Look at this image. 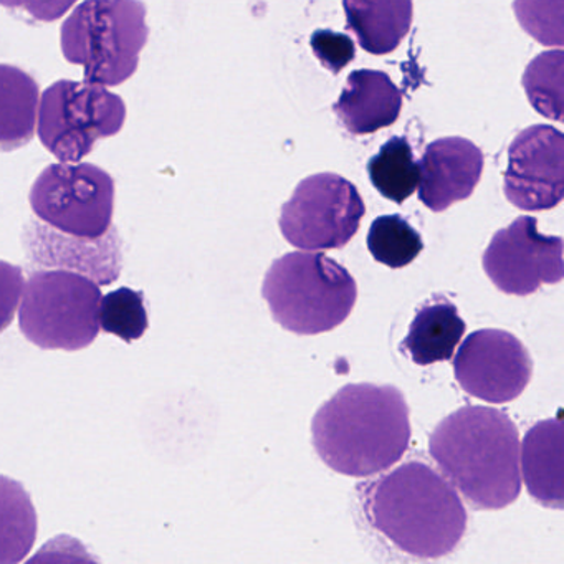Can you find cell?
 I'll list each match as a JSON object with an SVG mask.
<instances>
[{
  "instance_id": "10",
  "label": "cell",
  "mask_w": 564,
  "mask_h": 564,
  "mask_svg": "<svg viewBox=\"0 0 564 564\" xmlns=\"http://www.w3.org/2000/svg\"><path fill=\"white\" fill-rule=\"evenodd\" d=\"M484 270L501 292L531 295L563 279V240L538 232L534 217H518L495 234L484 253Z\"/></svg>"
},
{
  "instance_id": "5",
  "label": "cell",
  "mask_w": 564,
  "mask_h": 564,
  "mask_svg": "<svg viewBox=\"0 0 564 564\" xmlns=\"http://www.w3.org/2000/svg\"><path fill=\"white\" fill-rule=\"evenodd\" d=\"M147 6L138 0H88L62 25V52L84 68L85 82L118 87L137 74L148 44Z\"/></svg>"
},
{
  "instance_id": "14",
  "label": "cell",
  "mask_w": 564,
  "mask_h": 564,
  "mask_svg": "<svg viewBox=\"0 0 564 564\" xmlns=\"http://www.w3.org/2000/svg\"><path fill=\"white\" fill-rule=\"evenodd\" d=\"M333 110L349 133L365 137L398 121L402 94L384 72H352Z\"/></svg>"
},
{
  "instance_id": "12",
  "label": "cell",
  "mask_w": 564,
  "mask_h": 564,
  "mask_svg": "<svg viewBox=\"0 0 564 564\" xmlns=\"http://www.w3.org/2000/svg\"><path fill=\"white\" fill-rule=\"evenodd\" d=\"M564 140L561 131L536 124L518 133L508 150L505 196L521 210H547L563 199Z\"/></svg>"
},
{
  "instance_id": "7",
  "label": "cell",
  "mask_w": 564,
  "mask_h": 564,
  "mask_svg": "<svg viewBox=\"0 0 564 564\" xmlns=\"http://www.w3.org/2000/svg\"><path fill=\"white\" fill-rule=\"evenodd\" d=\"M37 133L62 163H80L101 140L117 137L127 121L123 98L100 85L58 80L42 95Z\"/></svg>"
},
{
  "instance_id": "13",
  "label": "cell",
  "mask_w": 564,
  "mask_h": 564,
  "mask_svg": "<svg viewBox=\"0 0 564 564\" xmlns=\"http://www.w3.org/2000/svg\"><path fill=\"white\" fill-rule=\"evenodd\" d=\"M484 153L465 138H442L429 144L422 156L419 199L434 213L471 196L481 173Z\"/></svg>"
},
{
  "instance_id": "27",
  "label": "cell",
  "mask_w": 564,
  "mask_h": 564,
  "mask_svg": "<svg viewBox=\"0 0 564 564\" xmlns=\"http://www.w3.org/2000/svg\"><path fill=\"white\" fill-rule=\"evenodd\" d=\"M527 8L530 9L531 14L534 18H540V24L534 25L533 29H530V34L533 37H536L541 44L544 45H556V47H561L563 45V34H557L553 29L547 28L544 24V19L550 18V15L554 14V11H563L564 4L563 2H544V4H538V2H524Z\"/></svg>"
},
{
  "instance_id": "18",
  "label": "cell",
  "mask_w": 564,
  "mask_h": 564,
  "mask_svg": "<svg viewBox=\"0 0 564 564\" xmlns=\"http://www.w3.org/2000/svg\"><path fill=\"white\" fill-rule=\"evenodd\" d=\"M349 31L359 45L372 55L394 52L412 24V2L409 0H345Z\"/></svg>"
},
{
  "instance_id": "8",
  "label": "cell",
  "mask_w": 564,
  "mask_h": 564,
  "mask_svg": "<svg viewBox=\"0 0 564 564\" xmlns=\"http://www.w3.org/2000/svg\"><path fill=\"white\" fill-rule=\"evenodd\" d=\"M29 199L42 223L74 239L97 242L113 224L115 181L95 164H51L39 174Z\"/></svg>"
},
{
  "instance_id": "21",
  "label": "cell",
  "mask_w": 564,
  "mask_h": 564,
  "mask_svg": "<svg viewBox=\"0 0 564 564\" xmlns=\"http://www.w3.org/2000/svg\"><path fill=\"white\" fill-rule=\"evenodd\" d=\"M564 54L544 52L533 58L523 75V88L534 110L550 120L563 121Z\"/></svg>"
},
{
  "instance_id": "2",
  "label": "cell",
  "mask_w": 564,
  "mask_h": 564,
  "mask_svg": "<svg viewBox=\"0 0 564 564\" xmlns=\"http://www.w3.org/2000/svg\"><path fill=\"white\" fill-rule=\"evenodd\" d=\"M369 524L417 560L447 556L467 530V510L455 488L421 460L399 465L365 495Z\"/></svg>"
},
{
  "instance_id": "17",
  "label": "cell",
  "mask_w": 564,
  "mask_h": 564,
  "mask_svg": "<svg viewBox=\"0 0 564 564\" xmlns=\"http://www.w3.org/2000/svg\"><path fill=\"white\" fill-rule=\"evenodd\" d=\"M465 328L467 326L454 303L435 299L419 310L402 341V349L419 366L448 361L464 338Z\"/></svg>"
},
{
  "instance_id": "6",
  "label": "cell",
  "mask_w": 564,
  "mask_h": 564,
  "mask_svg": "<svg viewBox=\"0 0 564 564\" xmlns=\"http://www.w3.org/2000/svg\"><path fill=\"white\" fill-rule=\"evenodd\" d=\"M100 286L70 270H39L22 293L19 326L42 349L80 351L100 333Z\"/></svg>"
},
{
  "instance_id": "19",
  "label": "cell",
  "mask_w": 564,
  "mask_h": 564,
  "mask_svg": "<svg viewBox=\"0 0 564 564\" xmlns=\"http://www.w3.org/2000/svg\"><path fill=\"white\" fill-rule=\"evenodd\" d=\"M37 511L31 495L14 478L0 475V564H19L34 547Z\"/></svg>"
},
{
  "instance_id": "26",
  "label": "cell",
  "mask_w": 564,
  "mask_h": 564,
  "mask_svg": "<svg viewBox=\"0 0 564 564\" xmlns=\"http://www.w3.org/2000/svg\"><path fill=\"white\" fill-rule=\"evenodd\" d=\"M24 286L21 267L0 260V333L6 332L14 322Z\"/></svg>"
},
{
  "instance_id": "4",
  "label": "cell",
  "mask_w": 564,
  "mask_h": 564,
  "mask_svg": "<svg viewBox=\"0 0 564 564\" xmlns=\"http://www.w3.org/2000/svg\"><path fill=\"white\" fill-rule=\"evenodd\" d=\"M262 295L283 328L296 335H319L351 315L358 286L351 273L329 257L293 252L272 263Z\"/></svg>"
},
{
  "instance_id": "25",
  "label": "cell",
  "mask_w": 564,
  "mask_h": 564,
  "mask_svg": "<svg viewBox=\"0 0 564 564\" xmlns=\"http://www.w3.org/2000/svg\"><path fill=\"white\" fill-rule=\"evenodd\" d=\"M25 564H101L77 538L61 534L47 541Z\"/></svg>"
},
{
  "instance_id": "3",
  "label": "cell",
  "mask_w": 564,
  "mask_h": 564,
  "mask_svg": "<svg viewBox=\"0 0 564 564\" xmlns=\"http://www.w3.org/2000/svg\"><path fill=\"white\" fill-rule=\"evenodd\" d=\"M429 452L475 508L500 510L520 495V435L498 409L465 405L452 412L432 432Z\"/></svg>"
},
{
  "instance_id": "23",
  "label": "cell",
  "mask_w": 564,
  "mask_h": 564,
  "mask_svg": "<svg viewBox=\"0 0 564 564\" xmlns=\"http://www.w3.org/2000/svg\"><path fill=\"white\" fill-rule=\"evenodd\" d=\"M100 328L124 343L143 338L150 328L143 292L121 286L101 299Z\"/></svg>"
},
{
  "instance_id": "20",
  "label": "cell",
  "mask_w": 564,
  "mask_h": 564,
  "mask_svg": "<svg viewBox=\"0 0 564 564\" xmlns=\"http://www.w3.org/2000/svg\"><path fill=\"white\" fill-rule=\"evenodd\" d=\"M372 186L395 204H402L417 191L421 167L405 138H392L368 163Z\"/></svg>"
},
{
  "instance_id": "15",
  "label": "cell",
  "mask_w": 564,
  "mask_h": 564,
  "mask_svg": "<svg viewBox=\"0 0 564 564\" xmlns=\"http://www.w3.org/2000/svg\"><path fill=\"white\" fill-rule=\"evenodd\" d=\"M521 475L528 491L543 507L563 508V422H538L520 444Z\"/></svg>"
},
{
  "instance_id": "11",
  "label": "cell",
  "mask_w": 564,
  "mask_h": 564,
  "mask_svg": "<svg viewBox=\"0 0 564 564\" xmlns=\"http://www.w3.org/2000/svg\"><path fill=\"white\" fill-rule=\"evenodd\" d=\"M455 379L467 394L494 404L513 401L527 389L533 362L520 339L501 329H478L458 348Z\"/></svg>"
},
{
  "instance_id": "9",
  "label": "cell",
  "mask_w": 564,
  "mask_h": 564,
  "mask_svg": "<svg viewBox=\"0 0 564 564\" xmlns=\"http://www.w3.org/2000/svg\"><path fill=\"white\" fill-rule=\"evenodd\" d=\"M366 206L356 186L338 174L306 177L283 204L280 230L296 249H341L358 232Z\"/></svg>"
},
{
  "instance_id": "22",
  "label": "cell",
  "mask_w": 564,
  "mask_h": 564,
  "mask_svg": "<svg viewBox=\"0 0 564 564\" xmlns=\"http://www.w3.org/2000/svg\"><path fill=\"white\" fill-rule=\"evenodd\" d=\"M368 249L382 265L402 269L417 259L424 243L421 234L401 216H382L371 224Z\"/></svg>"
},
{
  "instance_id": "1",
  "label": "cell",
  "mask_w": 564,
  "mask_h": 564,
  "mask_svg": "<svg viewBox=\"0 0 564 564\" xmlns=\"http://www.w3.org/2000/svg\"><path fill=\"white\" fill-rule=\"evenodd\" d=\"M312 435L332 470L371 477L398 464L408 451L409 405L392 386L348 384L318 409Z\"/></svg>"
},
{
  "instance_id": "24",
  "label": "cell",
  "mask_w": 564,
  "mask_h": 564,
  "mask_svg": "<svg viewBox=\"0 0 564 564\" xmlns=\"http://www.w3.org/2000/svg\"><path fill=\"white\" fill-rule=\"evenodd\" d=\"M312 48L323 67L328 68L333 74H339L356 57L351 39L333 31H316L312 35Z\"/></svg>"
},
{
  "instance_id": "16",
  "label": "cell",
  "mask_w": 564,
  "mask_h": 564,
  "mask_svg": "<svg viewBox=\"0 0 564 564\" xmlns=\"http://www.w3.org/2000/svg\"><path fill=\"white\" fill-rule=\"evenodd\" d=\"M41 88L28 72L0 64V151L11 153L34 140Z\"/></svg>"
}]
</instances>
